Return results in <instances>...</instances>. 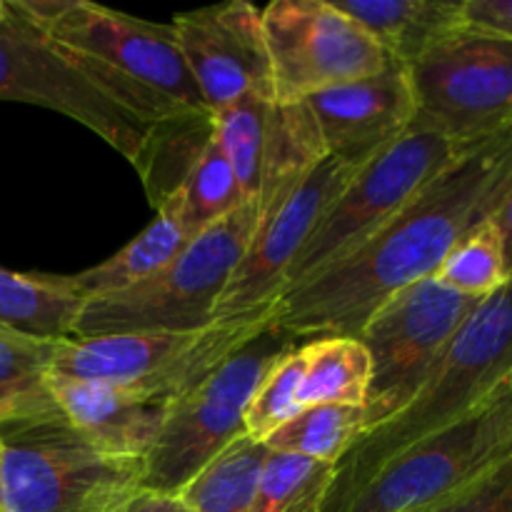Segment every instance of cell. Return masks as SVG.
Wrapping results in <instances>:
<instances>
[{
    "mask_svg": "<svg viewBox=\"0 0 512 512\" xmlns=\"http://www.w3.org/2000/svg\"><path fill=\"white\" fill-rule=\"evenodd\" d=\"M170 198L178 205L180 220H183V228L188 230L190 238L228 218L248 200L240 188L233 165L215 140V133L200 153V158L195 160L190 173L185 175L180 188Z\"/></svg>",
    "mask_w": 512,
    "mask_h": 512,
    "instance_id": "26",
    "label": "cell"
},
{
    "mask_svg": "<svg viewBox=\"0 0 512 512\" xmlns=\"http://www.w3.org/2000/svg\"><path fill=\"white\" fill-rule=\"evenodd\" d=\"M273 308L218 320L195 333L65 338L55 353L53 375L128 388L173 403L250 343L273 320Z\"/></svg>",
    "mask_w": 512,
    "mask_h": 512,
    "instance_id": "7",
    "label": "cell"
},
{
    "mask_svg": "<svg viewBox=\"0 0 512 512\" xmlns=\"http://www.w3.org/2000/svg\"><path fill=\"white\" fill-rule=\"evenodd\" d=\"M415 128L435 130L458 148L512 125V38L460 28L408 68Z\"/></svg>",
    "mask_w": 512,
    "mask_h": 512,
    "instance_id": "10",
    "label": "cell"
},
{
    "mask_svg": "<svg viewBox=\"0 0 512 512\" xmlns=\"http://www.w3.org/2000/svg\"><path fill=\"white\" fill-rule=\"evenodd\" d=\"M258 230V205L245 200L235 213L195 235L165 268L118 293L88 298L70 338L120 333H195L210 328L235 268Z\"/></svg>",
    "mask_w": 512,
    "mask_h": 512,
    "instance_id": "5",
    "label": "cell"
},
{
    "mask_svg": "<svg viewBox=\"0 0 512 512\" xmlns=\"http://www.w3.org/2000/svg\"><path fill=\"white\" fill-rule=\"evenodd\" d=\"M512 453V383L460 423L395 455L345 512H423Z\"/></svg>",
    "mask_w": 512,
    "mask_h": 512,
    "instance_id": "11",
    "label": "cell"
},
{
    "mask_svg": "<svg viewBox=\"0 0 512 512\" xmlns=\"http://www.w3.org/2000/svg\"><path fill=\"white\" fill-rule=\"evenodd\" d=\"M0 512H5L3 510V483H0Z\"/></svg>",
    "mask_w": 512,
    "mask_h": 512,
    "instance_id": "36",
    "label": "cell"
},
{
    "mask_svg": "<svg viewBox=\"0 0 512 512\" xmlns=\"http://www.w3.org/2000/svg\"><path fill=\"white\" fill-rule=\"evenodd\" d=\"M512 383V280L480 300L423 388L400 413L363 430L335 465L323 512H345L385 463L483 408Z\"/></svg>",
    "mask_w": 512,
    "mask_h": 512,
    "instance_id": "2",
    "label": "cell"
},
{
    "mask_svg": "<svg viewBox=\"0 0 512 512\" xmlns=\"http://www.w3.org/2000/svg\"><path fill=\"white\" fill-rule=\"evenodd\" d=\"M423 512H512V453Z\"/></svg>",
    "mask_w": 512,
    "mask_h": 512,
    "instance_id": "31",
    "label": "cell"
},
{
    "mask_svg": "<svg viewBox=\"0 0 512 512\" xmlns=\"http://www.w3.org/2000/svg\"><path fill=\"white\" fill-rule=\"evenodd\" d=\"M123 512H190L188 505L178 495L153 493V490H140Z\"/></svg>",
    "mask_w": 512,
    "mask_h": 512,
    "instance_id": "33",
    "label": "cell"
},
{
    "mask_svg": "<svg viewBox=\"0 0 512 512\" xmlns=\"http://www.w3.org/2000/svg\"><path fill=\"white\" fill-rule=\"evenodd\" d=\"M58 345L0 323V423L58 408L50 393Z\"/></svg>",
    "mask_w": 512,
    "mask_h": 512,
    "instance_id": "22",
    "label": "cell"
},
{
    "mask_svg": "<svg viewBox=\"0 0 512 512\" xmlns=\"http://www.w3.org/2000/svg\"><path fill=\"white\" fill-rule=\"evenodd\" d=\"M143 475L145 460L98 450L60 408L0 423L5 512H123Z\"/></svg>",
    "mask_w": 512,
    "mask_h": 512,
    "instance_id": "4",
    "label": "cell"
},
{
    "mask_svg": "<svg viewBox=\"0 0 512 512\" xmlns=\"http://www.w3.org/2000/svg\"><path fill=\"white\" fill-rule=\"evenodd\" d=\"M328 158L318 120L305 100L278 103L273 100L265 133L260 188L255 195L258 228L268 223L285 200L305 183L310 173Z\"/></svg>",
    "mask_w": 512,
    "mask_h": 512,
    "instance_id": "18",
    "label": "cell"
},
{
    "mask_svg": "<svg viewBox=\"0 0 512 512\" xmlns=\"http://www.w3.org/2000/svg\"><path fill=\"white\" fill-rule=\"evenodd\" d=\"M268 453V445L243 435L210 460L178 498L190 512H253Z\"/></svg>",
    "mask_w": 512,
    "mask_h": 512,
    "instance_id": "23",
    "label": "cell"
},
{
    "mask_svg": "<svg viewBox=\"0 0 512 512\" xmlns=\"http://www.w3.org/2000/svg\"><path fill=\"white\" fill-rule=\"evenodd\" d=\"M273 100V95L248 93L213 115L215 140L233 165L240 188L248 200H255L260 188L265 133H268Z\"/></svg>",
    "mask_w": 512,
    "mask_h": 512,
    "instance_id": "27",
    "label": "cell"
},
{
    "mask_svg": "<svg viewBox=\"0 0 512 512\" xmlns=\"http://www.w3.org/2000/svg\"><path fill=\"white\" fill-rule=\"evenodd\" d=\"M170 28L213 115L248 93L273 95L263 13L253 3L230 0L178 13Z\"/></svg>",
    "mask_w": 512,
    "mask_h": 512,
    "instance_id": "15",
    "label": "cell"
},
{
    "mask_svg": "<svg viewBox=\"0 0 512 512\" xmlns=\"http://www.w3.org/2000/svg\"><path fill=\"white\" fill-rule=\"evenodd\" d=\"M260 13L278 103H295L325 88L368 78L390 60L330 0H275Z\"/></svg>",
    "mask_w": 512,
    "mask_h": 512,
    "instance_id": "12",
    "label": "cell"
},
{
    "mask_svg": "<svg viewBox=\"0 0 512 512\" xmlns=\"http://www.w3.org/2000/svg\"><path fill=\"white\" fill-rule=\"evenodd\" d=\"M190 240L193 238L183 228L178 205L173 198H168L160 208H155V220L143 233L135 235L125 248H120L103 263L70 275V280L85 300L118 293L165 268L170 260L183 253Z\"/></svg>",
    "mask_w": 512,
    "mask_h": 512,
    "instance_id": "20",
    "label": "cell"
},
{
    "mask_svg": "<svg viewBox=\"0 0 512 512\" xmlns=\"http://www.w3.org/2000/svg\"><path fill=\"white\" fill-rule=\"evenodd\" d=\"M305 380L303 408L343 403L365 405L370 383V358L358 338L318 335L303 343Z\"/></svg>",
    "mask_w": 512,
    "mask_h": 512,
    "instance_id": "24",
    "label": "cell"
},
{
    "mask_svg": "<svg viewBox=\"0 0 512 512\" xmlns=\"http://www.w3.org/2000/svg\"><path fill=\"white\" fill-rule=\"evenodd\" d=\"M363 168L345 160L328 158L305 178L283 208L255 230L253 243L235 268L223 298L215 308V320H233L270 310L285 290L290 268L313 230L328 213L338 195Z\"/></svg>",
    "mask_w": 512,
    "mask_h": 512,
    "instance_id": "14",
    "label": "cell"
},
{
    "mask_svg": "<svg viewBox=\"0 0 512 512\" xmlns=\"http://www.w3.org/2000/svg\"><path fill=\"white\" fill-rule=\"evenodd\" d=\"M495 225H498L500 235H503L505 260H508V268L512 275V190H510L508 200L503 203V208H500V213L495 215Z\"/></svg>",
    "mask_w": 512,
    "mask_h": 512,
    "instance_id": "34",
    "label": "cell"
},
{
    "mask_svg": "<svg viewBox=\"0 0 512 512\" xmlns=\"http://www.w3.org/2000/svg\"><path fill=\"white\" fill-rule=\"evenodd\" d=\"M48 35L183 113L213 118L170 23L158 25L88 0H73Z\"/></svg>",
    "mask_w": 512,
    "mask_h": 512,
    "instance_id": "13",
    "label": "cell"
},
{
    "mask_svg": "<svg viewBox=\"0 0 512 512\" xmlns=\"http://www.w3.org/2000/svg\"><path fill=\"white\" fill-rule=\"evenodd\" d=\"M465 28L512 38V0H463Z\"/></svg>",
    "mask_w": 512,
    "mask_h": 512,
    "instance_id": "32",
    "label": "cell"
},
{
    "mask_svg": "<svg viewBox=\"0 0 512 512\" xmlns=\"http://www.w3.org/2000/svg\"><path fill=\"white\" fill-rule=\"evenodd\" d=\"M328 155L365 168L395 143L415 118L408 65L388 60L380 73L325 88L305 98Z\"/></svg>",
    "mask_w": 512,
    "mask_h": 512,
    "instance_id": "16",
    "label": "cell"
},
{
    "mask_svg": "<svg viewBox=\"0 0 512 512\" xmlns=\"http://www.w3.org/2000/svg\"><path fill=\"white\" fill-rule=\"evenodd\" d=\"M50 393L75 430L103 453L145 460L163 428L170 403L115 385L50 378Z\"/></svg>",
    "mask_w": 512,
    "mask_h": 512,
    "instance_id": "17",
    "label": "cell"
},
{
    "mask_svg": "<svg viewBox=\"0 0 512 512\" xmlns=\"http://www.w3.org/2000/svg\"><path fill=\"white\" fill-rule=\"evenodd\" d=\"M298 340L270 320L203 383L175 398L165 413L158 440L145 455L143 490L178 495L210 460L248 435L245 408L255 388Z\"/></svg>",
    "mask_w": 512,
    "mask_h": 512,
    "instance_id": "6",
    "label": "cell"
},
{
    "mask_svg": "<svg viewBox=\"0 0 512 512\" xmlns=\"http://www.w3.org/2000/svg\"><path fill=\"white\" fill-rule=\"evenodd\" d=\"M478 303V298L425 278L400 288L373 310L358 333L370 358L365 430L410 403Z\"/></svg>",
    "mask_w": 512,
    "mask_h": 512,
    "instance_id": "9",
    "label": "cell"
},
{
    "mask_svg": "<svg viewBox=\"0 0 512 512\" xmlns=\"http://www.w3.org/2000/svg\"><path fill=\"white\" fill-rule=\"evenodd\" d=\"M0 100L38 105L78 120L135 170L143 165L155 130L190 115L98 60L60 45L8 5L0 28Z\"/></svg>",
    "mask_w": 512,
    "mask_h": 512,
    "instance_id": "3",
    "label": "cell"
},
{
    "mask_svg": "<svg viewBox=\"0 0 512 512\" xmlns=\"http://www.w3.org/2000/svg\"><path fill=\"white\" fill-rule=\"evenodd\" d=\"M440 285L468 298H488L512 280L505 245L495 220L470 230L433 275Z\"/></svg>",
    "mask_w": 512,
    "mask_h": 512,
    "instance_id": "28",
    "label": "cell"
},
{
    "mask_svg": "<svg viewBox=\"0 0 512 512\" xmlns=\"http://www.w3.org/2000/svg\"><path fill=\"white\" fill-rule=\"evenodd\" d=\"M360 25L390 60L413 65L465 25L463 0H330Z\"/></svg>",
    "mask_w": 512,
    "mask_h": 512,
    "instance_id": "19",
    "label": "cell"
},
{
    "mask_svg": "<svg viewBox=\"0 0 512 512\" xmlns=\"http://www.w3.org/2000/svg\"><path fill=\"white\" fill-rule=\"evenodd\" d=\"M305 348L298 343L290 348L255 388L245 408V433L263 443L270 433L288 423L303 410Z\"/></svg>",
    "mask_w": 512,
    "mask_h": 512,
    "instance_id": "30",
    "label": "cell"
},
{
    "mask_svg": "<svg viewBox=\"0 0 512 512\" xmlns=\"http://www.w3.org/2000/svg\"><path fill=\"white\" fill-rule=\"evenodd\" d=\"M463 150L435 130L410 125L390 148L370 160L330 205L295 258L283 293L363 248Z\"/></svg>",
    "mask_w": 512,
    "mask_h": 512,
    "instance_id": "8",
    "label": "cell"
},
{
    "mask_svg": "<svg viewBox=\"0 0 512 512\" xmlns=\"http://www.w3.org/2000/svg\"><path fill=\"white\" fill-rule=\"evenodd\" d=\"M365 430L363 405H308L263 440L273 453L300 455L315 463L338 465Z\"/></svg>",
    "mask_w": 512,
    "mask_h": 512,
    "instance_id": "25",
    "label": "cell"
},
{
    "mask_svg": "<svg viewBox=\"0 0 512 512\" xmlns=\"http://www.w3.org/2000/svg\"><path fill=\"white\" fill-rule=\"evenodd\" d=\"M333 470V465L270 450L253 512H323Z\"/></svg>",
    "mask_w": 512,
    "mask_h": 512,
    "instance_id": "29",
    "label": "cell"
},
{
    "mask_svg": "<svg viewBox=\"0 0 512 512\" xmlns=\"http://www.w3.org/2000/svg\"><path fill=\"white\" fill-rule=\"evenodd\" d=\"M5 23V0H0V28H3Z\"/></svg>",
    "mask_w": 512,
    "mask_h": 512,
    "instance_id": "35",
    "label": "cell"
},
{
    "mask_svg": "<svg viewBox=\"0 0 512 512\" xmlns=\"http://www.w3.org/2000/svg\"><path fill=\"white\" fill-rule=\"evenodd\" d=\"M512 190V125L468 145L363 248L278 298L273 325L300 340L358 338L378 305L433 278L450 250L495 220Z\"/></svg>",
    "mask_w": 512,
    "mask_h": 512,
    "instance_id": "1",
    "label": "cell"
},
{
    "mask_svg": "<svg viewBox=\"0 0 512 512\" xmlns=\"http://www.w3.org/2000/svg\"><path fill=\"white\" fill-rule=\"evenodd\" d=\"M85 298L70 275L13 273L0 268V323L38 338L65 340Z\"/></svg>",
    "mask_w": 512,
    "mask_h": 512,
    "instance_id": "21",
    "label": "cell"
}]
</instances>
